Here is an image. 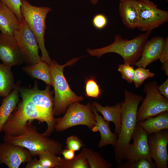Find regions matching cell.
<instances>
[{
  "mask_svg": "<svg viewBox=\"0 0 168 168\" xmlns=\"http://www.w3.org/2000/svg\"><path fill=\"white\" fill-rule=\"evenodd\" d=\"M152 32V31H146L130 40L117 35L110 44L100 48L88 49L87 52L91 56L97 58L107 53H115L122 57L124 63L133 65L140 57L143 46Z\"/></svg>",
  "mask_w": 168,
  "mask_h": 168,
  "instance_id": "cell-4",
  "label": "cell"
},
{
  "mask_svg": "<svg viewBox=\"0 0 168 168\" xmlns=\"http://www.w3.org/2000/svg\"><path fill=\"white\" fill-rule=\"evenodd\" d=\"M15 14L21 22L24 19L21 11V0H0Z\"/></svg>",
  "mask_w": 168,
  "mask_h": 168,
  "instance_id": "cell-31",
  "label": "cell"
},
{
  "mask_svg": "<svg viewBox=\"0 0 168 168\" xmlns=\"http://www.w3.org/2000/svg\"><path fill=\"white\" fill-rule=\"evenodd\" d=\"M118 71L121 73L123 79L130 83L133 82L135 69L133 66L128 64H120L119 65Z\"/></svg>",
  "mask_w": 168,
  "mask_h": 168,
  "instance_id": "cell-30",
  "label": "cell"
},
{
  "mask_svg": "<svg viewBox=\"0 0 168 168\" xmlns=\"http://www.w3.org/2000/svg\"><path fill=\"white\" fill-rule=\"evenodd\" d=\"M86 96L91 98H98L101 94L100 86L94 78L87 79L86 81Z\"/></svg>",
  "mask_w": 168,
  "mask_h": 168,
  "instance_id": "cell-29",
  "label": "cell"
},
{
  "mask_svg": "<svg viewBox=\"0 0 168 168\" xmlns=\"http://www.w3.org/2000/svg\"><path fill=\"white\" fill-rule=\"evenodd\" d=\"M22 100L3 125L2 131L5 135L17 136L26 131L29 122L37 120L45 122L47 128L43 134L49 136L54 132L57 118L53 113L54 92L47 85L43 90L35 82L32 88L18 89Z\"/></svg>",
  "mask_w": 168,
  "mask_h": 168,
  "instance_id": "cell-1",
  "label": "cell"
},
{
  "mask_svg": "<svg viewBox=\"0 0 168 168\" xmlns=\"http://www.w3.org/2000/svg\"><path fill=\"white\" fill-rule=\"evenodd\" d=\"M14 78L11 67L0 63V97H5L14 88Z\"/></svg>",
  "mask_w": 168,
  "mask_h": 168,
  "instance_id": "cell-23",
  "label": "cell"
},
{
  "mask_svg": "<svg viewBox=\"0 0 168 168\" xmlns=\"http://www.w3.org/2000/svg\"><path fill=\"white\" fill-rule=\"evenodd\" d=\"M154 73L150 72V69L142 67H138L135 69L134 85L136 88L139 87L144 81L148 78L153 77Z\"/></svg>",
  "mask_w": 168,
  "mask_h": 168,
  "instance_id": "cell-28",
  "label": "cell"
},
{
  "mask_svg": "<svg viewBox=\"0 0 168 168\" xmlns=\"http://www.w3.org/2000/svg\"><path fill=\"white\" fill-rule=\"evenodd\" d=\"M165 39L156 36L145 42L139 59L135 63L136 66L146 68L152 63L159 59L164 47Z\"/></svg>",
  "mask_w": 168,
  "mask_h": 168,
  "instance_id": "cell-15",
  "label": "cell"
},
{
  "mask_svg": "<svg viewBox=\"0 0 168 168\" xmlns=\"http://www.w3.org/2000/svg\"><path fill=\"white\" fill-rule=\"evenodd\" d=\"M82 57L70 60L63 65L59 64L56 61L50 62V73L52 86L54 88L53 113L54 116H58L65 113L68 107L76 102L83 100L82 96H77L71 89L63 74L64 68L75 63Z\"/></svg>",
  "mask_w": 168,
  "mask_h": 168,
  "instance_id": "cell-3",
  "label": "cell"
},
{
  "mask_svg": "<svg viewBox=\"0 0 168 168\" xmlns=\"http://www.w3.org/2000/svg\"><path fill=\"white\" fill-rule=\"evenodd\" d=\"M137 28L142 31H152L168 21V12L158 8L150 0H138Z\"/></svg>",
  "mask_w": 168,
  "mask_h": 168,
  "instance_id": "cell-10",
  "label": "cell"
},
{
  "mask_svg": "<svg viewBox=\"0 0 168 168\" xmlns=\"http://www.w3.org/2000/svg\"><path fill=\"white\" fill-rule=\"evenodd\" d=\"M82 151L87 161L89 168H110L113 165L99 152L85 147L82 148Z\"/></svg>",
  "mask_w": 168,
  "mask_h": 168,
  "instance_id": "cell-24",
  "label": "cell"
},
{
  "mask_svg": "<svg viewBox=\"0 0 168 168\" xmlns=\"http://www.w3.org/2000/svg\"><path fill=\"white\" fill-rule=\"evenodd\" d=\"M125 162L118 164V168H156L155 163H151L144 158H139L132 160H126Z\"/></svg>",
  "mask_w": 168,
  "mask_h": 168,
  "instance_id": "cell-27",
  "label": "cell"
},
{
  "mask_svg": "<svg viewBox=\"0 0 168 168\" xmlns=\"http://www.w3.org/2000/svg\"><path fill=\"white\" fill-rule=\"evenodd\" d=\"M92 22L95 28L98 30H101L107 26L108 19L104 14L99 13L93 17Z\"/></svg>",
  "mask_w": 168,
  "mask_h": 168,
  "instance_id": "cell-33",
  "label": "cell"
},
{
  "mask_svg": "<svg viewBox=\"0 0 168 168\" xmlns=\"http://www.w3.org/2000/svg\"><path fill=\"white\" fill-rule=\"evenodd\" d=\"M60 168H89L87 161L82 151L71 160L61 158Z\"/></svg>",
  "mask_w": 168,
  "mask_h": 168,
  "instance_id": "cell-26",
  "label": "cell"
},
{
  "mask_svg": "<svg viewBox=\"0 0 168 168\" xmlns=\"http://www.w3.org/2000/svg\"><path fill=\"white\" fill-rule=\"evenodd\" d=\"M119 12L122 22L128 28H137L138 23V0H120Z\"/></svg>",
  "mask_w": 168,
  "mask_h": 168,
  "instance_id": "cell-17",
  "label": "cell"
},
{
  "mask_svg": "<svg viewBox=\"0 0 168 168\" xmlns=\"http://www.w3.org/2000/svg\"><path fill=\"white\" fill-rule=\"evenodd\" d=\"M92 110L95 116L96 121L91 131L93 132L99 131L100 133L101 138L98 144V147L101 148L111 145L114 147L117 143L118 137L115 133L111 131L110 126V122L105 120L92 106Z\"/></svg>",
  "mask_w": 168,
  "mask_h": 168,
  "instance_id": "cell-16",
  "label": "cell"
},
{
  "mask_svg": "<svg viewBox=\"0 0 168 168\" xmlns=\"http://www.w3.org/2000/svg\"><path fill=\"white\" fill-rule=\"evenodd\" d=\"M39 161L41 168H60L61 158L49 152L38 154Z\"/></svg>",
  "mask_w": 168,
  "mask_h": 168,
  "instance_id": "cell-25",
  "label": "cell"
},
{
  "mask_svg": "<svg viewBox=\"0 0 168 168\" xmlns=\"http://www.w3.org/2000/svg\"><path fill=\"white\" fill-rule=\"evenodd\" d=\"M26 168H41L39 159L36 158H33L30 161L27 163Z\"/></svg>",
  "mask_w": 168,
  "mask_h": 168,
  "instance_id": "cell-37",
  "label": "cell"
},
{
  "mask_svg": "<svg viewBox=\"0 0 168 168\" xmlns=\"http://www.w3.org/2000/svg\"><path fill=\"white\" fill-rule=\"evenodd\" d=\"M66 144V148L75 151H79L84 146L82 140L75 135L69 136L67 138Z\"/></svg>",
  "mask_w": 168,
  "mask_h": 168,
  "instance_id": "cell-32",
  "label": "cell"
},
{
  "mask_svg": "<svg viewBox=\"0 0 168 168\" xmlns=\"http://www.w3.org/2000/svg\"><path fill=\"white\" fill-rule=\"evenodd\" d=\"M122 102L115 105L109 106L106 105L103 106L97 102L94 101L92 105L100 113L106 121L111 122L114 124L115 132L118 137L121 128Z\"/></svg>",
  "mask_w": 168,
  "mask_h": 168,
  "instance_id": "cell-18",
  "label": "cell"
},
{
  "mask_svg": "<svg viewBox=\"0 0 168 168\" xmlns=\"http://www.w3.org/2000/svg\"><path fill=\"white\" fill-rule=\"evenodd\" d=\"M75 151L67 148L63 149L61 152V155H63V158L68 160L73 158L75 156Z\"/></svg>",
  "mask_w": 168,
  "mask_h": 168,
  "instance_id": "cell-36",
  "label": "cell"
},
{
  "mask_svg": "<svg viewBox=\"0 0 168 168\" xmlns=\"http://www.w3.org/2000/svg\"><path fill=\"white\" fill-rule=\"evenodd\" d=\"M90 103L84 105L75 102L68 107L64 115L57 118L55 130L58 132L65 131L72 127L83 125L90 130L94 126L96 117Z\"/></svg>",
  "mask_w": 168,
  "mask_h": 168,
  "instance_id": "cell-7",
  "label": "cell"
},
{
  "mask_svg": "<svg viewBox=\"0 0 168 168\" xmlns=\"http://www.w3.org/2000/svg\"><path fill=\"white\" fill-rule=\"evenodd\" d=\"M22 69L30 77L42 80L48 85L52 86L50 65L46 62L41 60L23 67Z\"/></svg>",
  "mask_w": 168,
  "mask_h": 168,
  "instance_id": "cell-22",
  "label": "cell"
},
{
  "mask_svg": "<svg viewBox=\"0 0 168 168\" xmlns=\"http://www.w3.org/2000/svg\"><path fill=\"white\" fill-rule=\"evenodd\" d=\"M150 155L157 168H167L168 130L150 134L148 138Z\"/></svg>",
  "mask_w": 168,
  "mask_h": 168,
  "instance_id": "cell-12",
  "label": "cell"
},
{
  "mask_svg": "<svg viewBox=\"0 0 168 168\" xmlns=\"http://www.w3.org/2000/svg\"><path fill=\"white\" fill-rule=\"evenodd\" d=\"M124 100L122 102L121 128L118 140L114 147L115 161L122 162L124 154L129 145L137 124L138 107L142 97L124 90Z\"/></svg>",
  "mask_w": 168,
  "mask_h": 168,
  "instance_id": "cell-2",
  "label": "cell"
},
{
  "mask_svg": "<svg viewBox=\"0 0 168 168\" xmlns=\"http://www.w3.org/2000/svg\"><path fill=\"white\" fill-rule=\"evenodd\" d=\"M0 60L2 64L11 67L24 62L13 36L0 33Z\"/></svg>",
  "mask_w": 168,
  "mask_h": 168,
  "instance_id": "cell-14",
  "label": "cell"
},
{
  "mask_svg": "<svg viewBox=\"0 0 168 168\" xmlns=\"http://www.w3.org/2000/svg\"><path fill=\"white\" fill-rule=\"evenodd\" d=\"M32 122H29L26 132L17 136L5 135L3 142L24 147L35 157L43 152H49L58 155L63 149L62 144L39 133Z\"/></svg>",
  "mask_w": 168,
  "mask_h": 168,
  "instance_id": "cell-5",
  "label": "cell"
},
{
  "mask_svg": "<svg viewBox=\"0 0 168 168\" xmlns=\"http://www.w3.org/2000/svg\"><path fill=\"white\" fill-rule=\"evenodd\" d=\"M20 22L14 13L0 1V30L1 33L13 36Z\"/></svg>",
  "mask_w": 168,
  "mask_h": 168,
  "instance_id": "cell-19",
  "label": "cell"
},
{
  "mask_svg": "<svg viewBox=\"0 0 168 168\" xmlns=\"http://www.w3.org/2000/svg\"><path fill=\"white\" fill-rule=\"evenodd\" d=\"M21 1V13L36 38L42 53L41 60L49 64L52 60L45 47L44 35L46 28V19L52 9L32 5L26 0Z\"/></svg>",
  "mask_w": 168,
  "mask_h": 168,
  "instance_id": "cell-6",
  "label": "cell"
},
{
  "mask_svg": "<svg viewBox=\"0 0 168 168\" xmlns=\"http://www.w3.org/2000/svg\"><path fill=\"white\" fill-rule=\"evenodd\" d=\"M162 69L164 71L165 74L168 75V62H166L163 63L162 67Z\"/></svg>",
  "mask_w": 168,
  "mask_h": 168,
  "instance_id": "cell-38",
  "label": "cell"
},
{
  "mask_svg": "<svg viewBox=\"0 0 168 168\" xmlns=\"http://www.w3.org/2000/svg\"><path fill=\"white\" fill-rule=\"evenodd\" d=\"M158 86L154 81L145 85L144 91L146 96L138 110L137 123L168 111V99L160 92L158 89Z\"/></svg>",
  "mask_w": 168,
  "mask_h": 168,
  "instance_id": "cell-8",
  "label": "cell"
},
{
  "mask_svg": "<svg viewBox=\"0 0 168 168\" xmlns=\"http://www.w3.org/2000/svg\"><path fill=\"white\" fill-rule=\"evenodd\" d=\"M159 59L163 63L168 62V38L165 40L164 47L161 53Z\"/></svg>",
  "mask_w": 168,
  "mask_h": 168,
  "instance_id": "cell-34",
  "label": "cell"
},
{
  "mask_svg": "<svg viewBox=\"0 0 168 168\" xmlns=\"http://www.w3.org/2000/svg\"><path fill=\"white\" fill-rule=\"evenodd\" d=\"M137 124L148 135L168 129V111L162 112L155 117H149Z\"/></svg>",
  "mask_w": 168,
  "mask_h": 168,
  "instance_id": "cell-21",
  "label": "cell"
},
{
  "mask_svg": "<svg viewBox=\"0 0 168 168\" xmlns=\"http://www.w3.org/2000/svg\"><path fill=\"white\" fill-rule=\"evenodd\" d=\"M148 135L147 132L137 124L132 138L133 142L128 146L124 154L123 160H132L142 158L147 159L151 163H155L150 155L148 142Z\"/></svg>",
  "mask_w": 168,
  "mask_h": 168,
  "instance_id": "cell-13",
  "label": "cell"
},
{
  "mask_svg": "<svg viewBox=\"0 0 168 168\" xmlns=\"http://www.w3.org/2000/svg\"><path fill=\"white\" fill-rule=\"evenodd\" d=\"M166 1H168V0H166Z\"/></svg>",
  "mask_w": 168,
  "mask_h": 168,
  "instance_id": "cell-40",
  "label": "cell"
},
{
  "mask_svg": "<svg viewBox=\"0 0 168 168\" xmlns=\"http://www.w3.org/2000/svg\"><path fill=\"white\" fill-rule=\"evenodd\" d=\"M91 3L93 5H96L99 0H90Z\"/></svg>",
  "mask_w": 168,
  "mask_h": 168,
  "instance_id": "cell-39",
  "label": "cell"
},
{
  "mask_svg": "<svg viewBox=\"0 0 168 168\" xmlns=\"http://www.w3.org/2000/svg\"><path fill=\"white\" fill-rule=\"evenodd\" d=\"M14 37L22 56L24 62L29 65L42 60L39 55V46L34 34L24 19L14 33Z\"/></svg>",
  "mask_w": 168,
  "mask_h": 168,
  "instance_id": "cell-9",
  "label": "cell"
},
{
  "mask_svg": "<svg viewBox=\"0 0 168 168\" xmlns=\"http://www.w3.org/2000/svg\"><path fill=\"white\" fill-rule=\"evenodd\" d=\"M158 89L160 92L165 98L168 99V79L162 84L158 86Z\"/></svg>",
  "mask_w": 168,
  "mask_h": 168,
  "instance_id": "cell-35",
  "label": "cell"
},
{
  "mask_svg": "<svg viewBox=\"0 0 168 168\" xmlns=\"http://www.w3.org/2000/svg\"><path fill=\"white\" fill-rule=\"evenodd\" d=\"M19 82L7 96L4 97L0 106V136L2 127L12 112L16 108L19 101Z\"/></svg>",
  "mask_w": 168,
  "mask_h": 168,
  "instance_id": "cell-20",
  "label": "cell"
},
{
  "mask_svg": "<svg viewBox=\"0 0 168 168\" xmlns=\"http://www.w3.org/2000/svg\"><path fill=\"white\" fill-rule=\"evenodd\" d=\"M35 157L28 150L19 145L3 142L0 143V164L9 168H18Z\"/></svg>",
  "mask_w": 168,
  "mask_h": 168,
  "instance_id": "cell-11",
  "label": "cell"
}]
</instances>
